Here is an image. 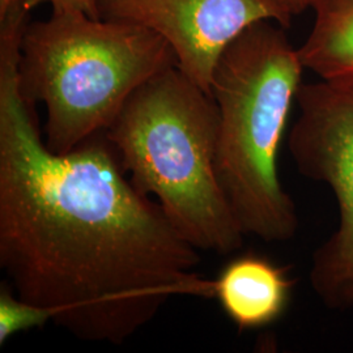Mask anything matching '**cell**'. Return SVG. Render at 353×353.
<instances>
[{
    "label": "cell",
    "mask_w": 353,
    "mask_h": 353,
    "mask_svg": "<svg viewBox=\"0 0 353 353\" xmlns=\"http://www.w3.org/2000/svg\"><path fill=\"white\" fill-rule=\"evenodd\" d=\"M24 29H0V267L77 339L122 344L174 296L214 299L198 249L127 179L102 131L57 153L20 89Z\"/></svg>",
    "instance_id": "obj_1"
},
{
    "label": "cell",
    "mask_w": 353,
    "mask_h": 353,
    "mask_svg": "<svg viewBox=\"0 0 353 353\" xmlns=\"http://www.w3.org/2000/svg\"><path fill=\"white\" fill-rule=\"evenodd\" d=\"M284 26L262 20L220 55L211 81L219 109L214 168L245 236L285 242L299 216L279 178V152L303 76Z\"/></svg>",
    "instance_id": "obj_2"
},
{
    "label": "cell",
    "mask_w": 353,
    "mask_h": 353,
    "mask_svg": "<svg viewBox=\"0 0 353 353\" xmlns=\"http://www.w3.org/2000/svg\"><path fill=\"white\" fill-rule=\"evenodd\" d=\"M105 132L134 186L185 240L217 254L240 249L245 234L216 174L219 109L208 92L172 65L137 89Z\"/></svg>",
    "instance_id": "obj_3"
},
{
    "label": "cell",
    "mask_w": 353,
    "mask_h": 353,
    "mask_svg": "<svg viewBox=\"0 0 353 353\" xmlns=\"http://www.w3.org/2000/svg\"><path fill=\"white\" fill-rule=\"evenodd\" d=\"M172 65L169 43L144 26L52 13L26 26L19 77L26 101L46 108V145L67 153L106 131L131 94Z\"/></svg>",
    "instance_id": "obj_4"
},
{
    "label": "cell",
    "mask_w": 353,
    "mask_h": 353,
    "mask_svg": "<svg viewBox=\"0 0 353 353\" xmlns=\"http://www.w3.org/2000/svg\"><path fill=\"white\" fill-rule=\"evenodd\" d=\"M290 134L299 172L332 190L339 221L313 255L310 281L330 309L353 307V74L300 85Z\"/></svg>",
    "instance_id": "obj_5"
},
{
    "label": "cell",
    "mask_w": 353,
    "mask_h": 353,
    "mask_svg": "<svg viewBox=\"0 0 353 353\" xmlns=\"http://www.w3.org/2000/svg\"><path fill=\"white\" fill-rule=\"evenodd\" d=\"M99 12L164 38L176 67L210 94L214 67L234 38L262 20L290 28L293 17L280 0H99Z\"/></svg>",
    "instance_id": "obj_6"
},
{
    "label": "cell",
    "mask_w": 353,
    "mask_h": 353,
    "mask_svg": "<svg viewBox=\"0 0 353 353\" xmlns=\"http://www.w3.org/2000/svg\"><path fill=\"white\" fill-rule=\"evenodd\" d=\"M294 283L288 268L246 254L228 262L214 279V299L240 330H256L283 316Z\"/></svg>",
    "instance_id": "obj_7"
},
{
    "label": "cell",
    "mask_w": 353,
    "mask_h": 353,
    "mask_svg": "<svg viewBox=\"0 0 353 353\" xmlns=\"http://www.w3.org/2000/svg\"><path fill=\"white\" fill-rule=\"evenodd\" d=\"M314 26L299 49L303 67L332 79L353 74V0H313Z\"/></svg>",
    "instance_id": "obj_8"
},
{
    "label": "cell",
    "mask_w": 353,
    "mask_h": 353,
    "mask_svg": "<svg viewBox=\"0 0 353 353\" xmlns=\"http://www.w3.org/2000/svg\"><path fill=\"white\" fill-rule=\"evenodd\" d=\"M54 321V312L49 307L29 303L14 293L8 281L0 285V345L13 335L43 327Z\"/></svg>",
    "instance_id": "obj_9"
},
{
    "label": "cell",
    "mask_w": 353,
    "mask_h": 353,
    "mask_svg": "<svg viewBox=\"0 0 353 353\" xmlns=\"http://www.w3.org/2000/svg\"><path fill=\"white\" fill-rule=\"evenodd\" d=\"M33 6L48 3L52 13H83L89 17L99 19V0H32Z\"/></svg>",
    "instance_id": "obj_10"
},
{
    "label": "cell",
    "mask_w": 353,
    "mask_h": 353,
    "mask_svg": "<svg viewBox=\"0 0 353 353\" xmlns=\"http://www.w3.org/2000/svg\"><path fill=\"white\" fill-rule=\"evenodd\" d=\"M293 16L305 12L312 7L313 0H280Z\"/></svg>",
    "instance_id": "obj_11"
}]
</instances>
